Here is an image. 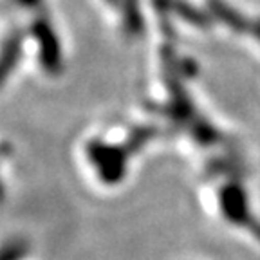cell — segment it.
<instances>
[{
	"label": "cell",
	"instance_id": "obj_4",
	"mask_svg": "<svg viewBox=\"0 0 260 260\" xmlns=\"http://www.w3.org/2000/svg\"><path fill=\"white\" fill-rule=\"evenodd\" d=\"M24 40L25 31L15 25L0 44V89L16 69V65L20 63L22 54H24Z\"/></svg>",
	"mask_w": 260,
	"mask_h": 260
},
{
	"label": "cell",
	"instance_id": "obj_5",
	"mask_svg": "<svg viewBox=\"0 0 260 260\" xmlns=\"http://www.w3.org/2000/svg\"><path fill=\"white\" fill-rule=\"evenodd\" d=\"M29 253V244L24 239H9L0 246V260H22Z\"/></svg>",
	"mask_w": 260,
	"mask_h": 260
},
{
	"label": "cell",
	"instance_id": "obj_7",
	"mask_svg": "<svg viewBox=\"0 0 260 260\" xmlns=\"http://www.w3.org/2000/svg\"><path fill=\"white\" fill-rule=\"evenodd\" d=\"M15 2L20 8L29 9V11H35V13L45 9V0H15Z\"/></svg>",
	"mask_w": 260,
	"mask_h": 260
},
{
	"label": "cell",
	"instance_id": "obj_1",
	"mask_svg": "<svg viewBox=\"0 0 260 260\" xmlns=\"http://www.w3.org/2000/svg\"><path fill=\"white\" fill-rule=\"evenodd\" d=\"M29 32L37 42L42 69L51 76H58L63 69V53H61L60 37L54 31V25L45 9L35 13Z\"/></svg>",
	"mask_w": 260,
	"mask_h": 260
},
{
	"label": "cell",
	"instance_id": "obj_10",
	"mask_svg": "<svg viewBox=\"0 0 260 260\" xmlns=\"http://www.w3.org/2000/svg\"><path fill=\"white\" fill-rule=\"evenodd\" d=\"M105 2H109V4H116L118 0H105Z\"/></svg>",
	"mask_w": 260,
	"mask_h": 260
},
{
	"label": "cell",
	"instance_id": "obj_3",
	"mask_svg": "<svg viewBox=\"0 0 260 260\" xmlns=\"http://www.w3.org/2000/svg\"><path fill=\"white\" fill-rule=\"evenodd\" d=\"M219 197H220V208H222L224 215L232 220V222L244 226L256 239H260V222L249 213L248 199H246V193H244L242 188L237 183H228L222 186Z\"/></svg>",
	"mask_w": 260,
	"mask_h": 260
},
{
	"label": "cell",
	"instance_id": "obj_6",
	"mask_svg": "<svg viewBox=\"0 0 260 260\" xmlns=\"http://www.w3.org/2000/svg\"><path fill=\"white\" fill-rule=\"evenodd\" d=\"M123 20L125 29L130 35H138L141 31V15H139L138 0H123Z\"/></svg>",
	"mask_w": 260,
	"mask_h": 260
},
{
	"label": "cell",
	"instance_id": "obj_2",
	"mask_svg": "<svg viewBox=\"0 0 260 260\" xmlns=\"http://www.w3.org/2000/svg\"><path fill=\"white\" fill-rule=\"evenodd\" d=\"M134 145L121 146V145H107L103 141H90L87 145V155L92 167L96 168L98 177L103 183L114 184L119 183L125 177L126 172V159L132 152H136Z\"/></svg>",
	"mask_w": 260,
	"mask_h": 260
},
{
	"label": "cell",
	"instance_id": "obj_8",
	"mask_svg": "<svg viewBox=\"0 0 260 260\" xmlns=\"http://www.w3.org/2000/svg\"><path fill=\"white\" fill-rule=\"evenodd\" d=\"M9 150L11 148L8 145H0V159L4 157L6 154H9ZM2 197H4V186H2V181H0V201H2Z\"/></svg>",
	"mask_w": 260,
	"mask_h": 260
},
{
	"label": "cell",
	"instance_id": "obj_9",
	"mask_svg": "<svg viewBox=\"0 0 260 260\" xmlns=\"http://www.w3.org/2000/svg\"><path fill=\"white\" fill-rule=\"evenodd\" d=\"M253 32H255V37L260 40V24H256L255 27H253Z\"/></svg>",
	"mask_w": 260,
	"mask_h": 260
}]
</instances>
